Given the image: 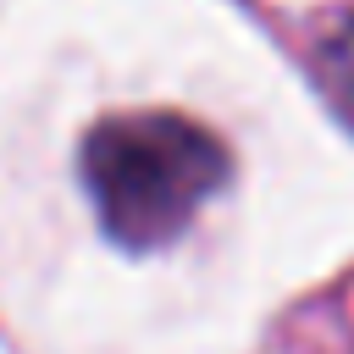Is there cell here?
<instances>
[{
	"label": "cell",
	"mask_w": 354,
	"mask_h": 354,
	"mask_svg": "<svg viewBox=\"0 0 354 354\" xmlns=\"http://www.w3.org/2000/svg\"><path fill=\"white\" fill-rule=\"evenodd\" d=\"M321 72H326L332 100L354 116V17H343V28L321 44Z\"/></svg>",
	"instance_id": "obj_2"
},
{
	"label": "cell",
	"mask_w": 354,
	"mask_h": 354,
	"mask_svg": "<svg viewBox=\"0 0 354 354\" xmlns=\"http://www.w3.org/2000/svg\"><path fill=\"white\" fill-rule=\"evenodd\" d=\"M77 177L122 249H160L227 188V144L183 111H122L88 127Z\"/></svg>",
	"instance_id": "obj_1"
}]
</instances>
